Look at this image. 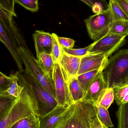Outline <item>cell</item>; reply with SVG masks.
<instances>
[{
    "label": "cell",
    "instance_id": "obj_4",
    "mask_svg": "<svg viewBox=\"0 0 128 128\" xmlns=\"http://www.w3.org/2000/svg\"><path fill=\"white\" fill-rule=\"evenodd\" d=\"M32 114H35L33 100L24 88L20 98L8 111L0 117V128H11L19 120Z\"/></svg>",
    "mask_w": 128,
    "mask_h": 128
},
{
    "label": "cell",
    "instance_id": "obj_28",
    "mask_svg": "<svg viewBox=\"0 0 128 128\" xmlns=\"http://www.w3.org/2000/svg\"><path fill=\"white\" fill-rule=\"evenodd\" d=\"M38 118V116L35 114H32L19 120L11 128H27L28 126L36 122Z\"/></svg>",
    "mask_w": 128,
    "mask_h": 128
},
{
    "label": "cell",
    "instance_id": "obj_26",
    "mask_svg": "<svg viewBox=\"0 0 128 128\" xmlns=\"http://www.w3.org/2000/svg\"><path fill=\"white\" fill-rule=\"evenodd\" d=\"M18 100L9 96H0V117L8 111Z\"/></svg>",
    "mask_w": 128,
    "mask_h": 128
},
{
    "label": "cell",
    "instance_id": "obj_15",
    "mask_svg": "<svg viewBox=\"0 0 128 128\" xmlns=\"http://www.w3.org/2000/svg\"><path fill=\"white\" fill-rule=\"evenodd\" d=\"M68 107L58 105L46 115L39 117L41 128H52Z\"/></svg>",
    "mask_w": 128,
    "mask_h": 128
},
{
    "label": "cell",
    "instance_id": "obj_30",
    "mask_svg": "<svg viewBox=\"0 0 128 128\" xmlns=\"http://www.w3.org/2000/svg\"><path fill=\"white\" fill-rule=\"evenodd\" d=\"M15 1L32 12H37L39 9L38 0H15Z\"/></svg>",
    "mask_w": 128,
    "mask_h": 128
},
{
    "label": "cell",
    "instance_id": "obj_21",
    "mask_svg": "<svg viewBox=\"0 0 128 128\" xmlns=\"http://www.w3.org/2000/svg\"><path fill=\"white\" fill-rule=\"evenodd\" d=\"M118 128H128V102L119 106L116 114Z\"/></svg>",
    "mask_w": 128,
    "mask_h": 128
},
{
    "label": "cell",
    "instance_id": "obj_22",
    "mask_svg": "<svg viewBox=\"0 0 128 128\" xmlns=\"http://www.w3.org/2000/svg\"><path fill=\"white\" fill-rule=\"evenodd\" d=\"M113 89L114 92V100L119 106L128 102V84Z\"/></svg>",
    "mask_w": 128,
    "mask_h": 128
},
{
    "label": "cell",
    "instance_id": "obj_33",
    "mask_svg": "<svg viewBox=\"0 0 128 128\" xmlns=\"http://www.w3.org/2000/svg\"><path fill=\"white\" fill-rule=\"evenodd\" d=\"M59 43L61 46L66 48L72 49L74 45L75 41L72 39L70 38L58 36Z\"/></svg>",
    "mask_w": 128,
    "mask_h": 128
},
{
    "label": "cell",
    "instance_id": "obj_2",
    "mask_svg": "<svg viewBox=\"0 0 128 128\" xmlns=\"http://www.w3.org/2000/svg\"><path fill=\"white\" fill-rule=\"evenodd\" d=\"M19 84L24 87L33 100L35 114L38 117L48 114L58 105L56 100L41 86L26 70L16 72Z\"/></svg>",
    "mask_w": 128,
    "mask_h": 128
},
{
    "label": "cell",
    "instance_id": "obj_7",
    "mask_svg": "<svg viewBox=\"0 0 128 128\" xmlns=\"http://www.w3.org/2000/svg\"><path fill=\"white\" fill-rule=\"evenodd\" d=\"M114 21L108 7L100 14L91 16L84 20L89 36L94 42L98 41L109 33Z\"/></svg>",
    "mask_w": 128,
    "mask_h": 128
},
{
    "label": "cell",
    "instance_id": "obj_27",
    "mask_svg": "<svg viewBox=\"0 0 128 128\" xmlns=\"http://www.w3.org/2000/svg\"><path fill=\"white\" fill-rule=\"evenodd\" d=\"M114 100V92L112 88H107L99 104L106 109L110 107Z\"/></svg>",
    "mask_w": 128,
    "mask_h": 128
},
{
    "label": "cell",
    "instance_id": "obj_34",
    "mask_svg": "<svg viewBox=\"0 0 128 128\" xmlns=\"http://www.w3.org/2000/svg\"><path fill=\"white\" fill-rule=\"evenodd\" d=\"M128 17V0H116Z\"/></svg>",
    "mask_w": 128,
    "mask_h": 128
},
{
    "label": "cell",
    "instance_id": "obj_1",
    "mask_svg": "<svg viewBox=\"0 0 128 128\" xmlns=\"http://www.w3.org/2000/svg\"><path fill=\"white\" fill-rule=\"evenodd\" d=\"M96 116V104L83 100L68 107L52 128H92Z\"/></svg>",
    "mask_w": 128,
    "mask_h": 128
},
{
    "label": "cell",
    "instance_id": "obj_5",
    "mask_svg": "<svg viewBox=\"0 0 128 128\" xmlns=\"http://www.w3.org/2000/svg\"><path fill=\"white\" fill-rule=\"evenodd\" d=\"M15 3V0H0V24L19 48H24L30 51L13 18L17 16L14 11Z\"/></svg>",
    "mask_w": 128,
    "mask_h": 128
},
{
    "label": "cell",
    "instance_id": "obj_13",
    "mask_svg": "<svg viewBox=\"0 0 128 128\" xmlns=\"http://www.w3.org/2000/svg\"><path fill=\"white\" fill-rule=\"evenodd\" d=\"M0 40L9 51L18 66L19 71L23 72L24 70L23 69V61L18 50L19 48L9 37L1 24H0Z\"/></svg>",
    "mask_w": 128,
    "mask_h": 128
},
{
    "label": "cell",
    "instance_id": "obj_29",
    "mask_svg": "<svg viewBox=\"0 0 128 128\" xmlns=\"http://www.w3.org/2000/svg\"><path fill=\"white\" fill-rule=\"evenodd\" d=\"M92 44L86 48L78 49H69L62 47L64 53L74 56L82 58L89 54L90 49L91 48Z\"/></svg>",
    "mask_w": 128,
    "mask_h": 128
},
{
    "label": "cell",
    "instance_id": "obj_14",
    "mask_svg": "<svg viewBox=\"0 0 128 128\" xmlns=\"http://www.w3.org/2000/svg\"><path fill=\"white\" fill-rule=\"evenodd\" d=\"M82 58L69 55L63 52L60 63L70 78L78 76Z\"/></svg>",
    "mask_w": 128,
    "mask_h": 128
},
{
    "label": "cell",
    "instance_id": "obj_36",
    "mask_svg": "<svg viewBox=\"0 0 128 128\" xmlns=\"http://www.w3.org/2000/svg\"><path fill=\"white\" fill-rule=\"evenodd\" d=\"M27 128H40V123L39 118L36 122Z\"/></svg>",
    "mask_w": 128,
    "mask_h": 128
},
{
    "label": "cell",
    "instance_id": "obj_12",
    "mask_svg": "<svg viewBox=\"0 0 128 128\" xmlns=\"http://www.w3.org/2000/svg\"><path fill=\"white\" fill-rule=\"evenodd\" d=\"M36 57L42 53L51 54L52 52L53 38L52 34L41 30H35L33 35Z\"/></svg>",
    "mask_w": 128,
    "mask_h": 128
},
{
    "label": "cell",
    "instance_id": "obj_20",
    "mask_svg": "<svg viewBox=\"0 0 128 128\" xmlns=\"http://www.w3.org/2000/svg\"><path fill=\"white\" fill-rule=\"evenodd\" d=\"M108 7L110 10L114 20L128 21V17L116 0H109Z\"/></svg>",
    "mask_w": 128,
    "mask_h": 128
},
{
    "label": "cell",
    "instance_id": "obj_25",
    "mask_svg": "<svg viewBox=\"0 0 128 128\" xmlns=\"http://www.w3.org/2000/svg\"><path fill=\"white\" fill-rule=\"evenodd\" d=\"M53 38V46L51 55L54 63L60 62L63 53L62 46L60 45L58 41V36L55 33H52Z\"/></svg>",
    "mask_w": 128,
    "mask_h": 128
},
{
    "label": "cell",
    "instance_id": "obj_32",
    "mask_svg": "<svg viewBox=\"0 0 128 128\" xmlns=\"http://www.w3.org/2000/svg\"><path fill=\"white\" fill-rule=\"evenodd\" d=\"M12 76H6L1 72H0V93L6 91L9 87L12 82Z\"/></svg>",
    "mask_w": 128,
    "mask_h": 128
},
{
    "label": "cell",
    "instance_id": "obj_8",
    "mask_svg": "<svg viewBox=\"0 0 128 128\" xmlns=\"http://www.w3.org/2000/svg\"><path fill=\"white\" fill-rule=\"evenodd\" d=\"M71 78L60 62L54 63L53 79L58 105L68 107L74 102L69 89Z\"/></svg>",
    "mask_w": 128,
    "mask_h": 128
},
{
    "label": "cell",
    "instance_id": "obj_16",
    "mask_svg": "<svg viewBox=\"0 0 128 128\" xmlns=\"http://www.w3.org/2000/svg\"><path fill=\"white\" fill-rule=\"evenodd\" d=\"M37 59L43 72L51 80L53 81L54 63L51 55L47 53H42L37 58Z\"/></svg>",
    "mask_w": 128,
    "mask_h": 128
},
{
    "label": "cell",
    "instance_id": "obj_35",
    "mask_svg": "<svg viewBox=\"0 0 128 128\" xmlns=\"http://www.w3.org/2000/svg\"><path fill=\"white\" fill-rule=\"evenodd\" d=\"M92 128H108L102 124L97 116L94 119L92 123Z\"/></svg>",
    "mask_w": 128,
    "mask_h": 128
},
{
    "label": "cell",
    "instance_id": "obj_19",
    "mask_svg": "<svg viewBox=\"0 0 128 128\" xmlns=\"http://www.w3.org/2000/svg\"><path fill=\"white\" fill-rule=\"evenodd\" d=\"M100 71L101 70H96L84 73L76 77L86 93L90 84Z\"/></svg>",
    "mask_w": 128,
    "mask_h": 128
},
{
    "label": "cell",
    "instance_id": "obj_18",
    "mask_svg": "<svg viewBox=\"0 0 128 128\" xmlns=\"http://www.w3.org/2000/svg\"><path fill=\"white\" fill-rule=\"evenodd\" d=\"M69 89L74 102H77L84 99L86 92L76 77L72 78L70 79Z\"/></svg>",
    "mask_w": 128,
    "mask_h": 128
},
{
    "label": "cell",
    "instance_id": "obj_24",
    "mask_svg": "<svg viewBox=\"0 0 128 128\" xmlns=\"http://www.w3.org/2000/svg\"><path fill=\"white\" fill-rule=\"evenodd\" d=\"M96 106L97 109V117L100 121L108 128L114 127L108 109L103 108L100 104Z\"/></svg>",
    "mask_w": 128,
    "mask_h": 128
},
{
    "label": "cell",
    "instance_id": "obj_11",
    "mask_svg": "<svg viewBox=\"0 0 128 128\" xmlns=\"http://www.w3.org/2000/svg\"><path fill=\"white\" fill-rule=\"evenodd\" d=\"M107 88L102 71H100L89 87L84 100L93 102L96 105L98 104Z\"/></svg>",
    "mask_w": 128,
    "mask_h": 128
},
{
    "label": "cell",
    "instance_id": "obj_6",
    "mask_svg": "<svg viewBox=\"0 0 128 128\" xmlns=\"http://www.w3.org/2000/svg\"><path fill=\"white\" fill-rule=\"evenodd\" d=\"M20 56L24 64L26 70L46 91L56 99L55 87L54 81L44 72L37 59L30 51L24 48L18 49Z\"/></svg>",
    "mask_w": 128,
    "mask_h": 128
},
{
    "label": "cell",
    "instance_id": "obj_10",
    "mask_svg": "<svg viewBox=\"0 0 128 128\" xmlns=\"http://www.w3.org/2000/svg\"><path fill=\"white\" fill-rule=\"evenodd\" d=\"M108 58L102 54H88L82 58L78 76L96 70L103 71Z\"/></svg>",
    "mask_w": 128,
    "mask_h": 128
},
{
    "label": "cell",
    "instance_id": "obj_17",
    "mask_svg": "<svg viewBox=\"0 0 128 128\" xmlns=\"http://www.w3.org/2000/svg\"><path fill=\"white\" fill-rule=\"evenodd\" d=\"M11 75L12 78L11 85L6 91L0 93V96H9L18 99L24 90V87L19 84L18 78L16 73L12 74Z\"/></svg>",
    "mask_w": 128,
    "mask_h": 128
},
{
    "label": "cell",
    "instance_id": "obj_23",
    "mask_svg": "<svg viewBox=\"0 0 128 128\" xmlns=\"http://www.w3.org/2000/svg\"><path fill=\"white\" fill-rule=\"evenodd\" d=\"M109 33L121 35L126 37L128 36V21L114 20Z\"/></svg>",
    "mask_w": 128,
    "mask_h": 128
},
{
    "label": "cell",
    "instance_id": "obj_9",
    "mask_svg": "<svg viewBox=\"0 0 128 128\" xmlns=\"http://www.w3.org/2000/svg\"><path fill=\"white\" fill-rule=\"evenodd\" d=\"M126 37L108 33L102 38L92 43L89 54H102L108 58L124 45Z\"/></svg>",
    "mask_w": 128,
    "mask_h": 128
},
{
    "label": "cell",
    "instance_id": "obj_3",
    "mask_svg": "<svg viewBox=\"0 0 128 128\" xmlns=\"http://www.w3.org/2000/svg\"><path fill=\"white\" fill-rule=\"evenodd\" d=\"M102 74L108 88L128 84V49L120 50L112 56Z\"/></svg>",
    "mask_w": 128,
    "mask_h": 128
},
{
    "label": "cell",
    "instance_id": "obj_31",
    "mask_svg": "<svg viewBox=\"0 0 128 128\" xmlns=\"http://www.w3.org/2000/svg\"><path fill=\"white\" fill-rule=\"evenodd\" d=\"M81 1L89 6L96 14H100L105 10L103 9V3L105 1L91 0H81Z\"/></svg>",
    "mask_w": 128,
    "mask_h": 128
}]
</instances>
